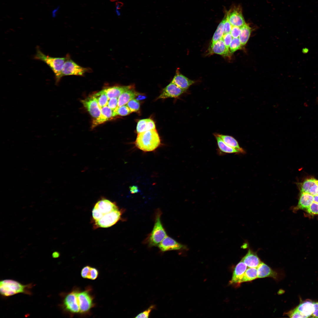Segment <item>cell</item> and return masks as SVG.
Returning a JSON list of instances; mask_svg holds the SVG:
<instances>
[{
  "mask_svg": "<svg viewBox=\"0 0 318 318\" xmlns=\"http://www.w3.org/2000/svg\"><path fill=\"white\" fill-rule=\"evenodd\" d=\"M34 58L44 62L49 67L54 74L55 84L57 85L62 77V70L66 57H53L46 55L37 47Z\"/></svg>",
  "mask_w": 318,
  "mask_h": 318,
  "instance_id": "obj_2",
  "label": "cell"
},
{
  "mask_svg": "<svg viewBox=\"0 0 318 318\" xmlns=\"http://www.w3.org/2000/svg\"><path fill=\"white\" fill-rule=\"evenodd\" d=\"M316 101L318 103V98L317 99Z\"/></svg>",
  "mask_w": 318,
  "mask_h": 318,
  "instance_id": "obj_51",
  "label": "cell"
},
{
  "mask_svg": "<svg viewBox=\"0 0 318 318\" xmlns=\"http://www.w3.org/2000/svg\"><path fill=\"white\" fill-rule=\"evenodd\" d=\"M118 103V98H111L109 99L107 106L111 109L114 110L117 107Z\"/></svg>",
  "mask_w": 318,
  "mask_h": 318,
  "instance_id": "obj_38",
  "label": "cell"
},
{
  "mask_svg": "<svg viewBox=\"0 0 318 318\" xmlns=\"http://www.w3.org/2000/svg\"><path fill=\"white\" fill-rule=\"evenodd\" d=\"M308 193L313 196L318 195V182L312 187Z\"/></svg>",
  "mask_w": 318,
  "mask_h": 318,
  "instance_id": "obj_44",
  "label": "cell"
},
{
  "mask_svg": "<svg viewBox=\"0 0 318 318\" xmlns=\"http://www.w3.org/2000/svg\"><path fill=\"white\" fill-rule=\"evenodd\" d=\"M78 290H75L64 297L62 307L66 311L71 314L80 313V309L77 297Z\"/></svg>",
  "mask_w": 318,
  "mask_h": 318,
  "instance_id": "obj_7",
  "label": "cell"
},
{
  "mask_svg": "<svg viewBox=\"0 0 318 318\" xmlns=\"http://www.w3.org/2000/svg\"><path fill=\"white\" fill-rule=\"evenodd\" d=\"M140 93L133 88L130 89L122 93L118 98L117 107L125 105L130 100L139 95Z\"/></svg>",
  "mask_w": 318,
  "mask_h": 318,
  "instance_id": "obj_22",
  "label": "cell"
},
{
  "mask_svg": "<svg viewBox=\"0 0 318 318\" xmlns=\"http://www.w3.org/2000/svg\"><path fill=\"white\" fill-rule=\"evenodd\" d=\"M77 297L80 309V314L87 313L94 306L93 298L90 292L85 290L77 292Z\"/></svg>",
  "mask_w": 318,
  "mask_h": 318,
  "instance_id": "obj_8",
  "label": "cell"
},
{
  "mask_svg": "<svg viewBox=\"0 0 318 318\" xmlns=\"http://www.w3.org/2000/svg\"><path fill=\"white\" fill-rule=\"evenodd\" d=\"M160 250L164 252L166 251L178 250L184 249L186 246L172 238L167 236L158 246Z\"/></svg>",
  "mask_w": 318,
  "mask_h": 318,
  "instance_id": "obj_13",
  "label": "cell"
},
{
  "mask_svg": "<svg viewBox=\"0 0 318 318\" xmlns=\"http://www.w3.org/2000/svg\"><path fill=\"white\" fill-rule=\"evenodd\" d=\"M32 285L31 284L24 285L12 279L2 280L0 282V293L5 297L20 293L30 294Z\"/></svg>",
  "mask_w": 318,
  "mask_h": 318,
  "instance_id": "obj_3",
  "label": "cell"
},
{
  "mask_svg": "<svg viewBox=\"0 0 318 318\" xmlns=\"http://www.w3.org/2000/svg\"><path fill=\"white\" fill-rule=\"evenodd\" d=\"M136 146L144 152L154 150L160 145V139L155 129L138 133L135 142Z\"/></svg>",
  "mask_w": 318,
  "mask_h": 318,
  "instance_id": "obj_1",
  "label": "cell"
},
{
  "mask_svg": "<svg viewBox=\"0 0 318 318\" xmlns=\"http://www.w3.org/2000/svg\"><path fill=\"white\" fill-rule=\"evenodd\" d=\"M241 260L247 266L250 268H256L261 262L256 253L249 248L247 254L242 258Z\"/></svg>",
  "mask_w": 318,
  "mask_h": 318,
  "instance_id": "obj_18",
  "label": "cell"
},
{
  "mask_svg": "<svg viewBox=\"0 0 318 318\" xmlns=\"http://www.w3.org/2000/svg\"><path fill=\"white\" fill-rule=\"evenodd\" d=\"M285 314L290 318H305L296 307L286 313Z\"/></svg>",
  "mask_w": 318,
  "mask_h": 318,
  "instance_id": "obj_36",
  "label": "cell"
},
{
  "mask_svg": "<svg viewBox=\"0 0 318 318\" xmlns=\"http://www.w3.org/2000/svg\"><path fill=\"white\" fill-rule=\"evenodd\" d=\"M242 46L239 37L233 38L229 46L231 52L233 53L241 49Z\"/></svg>",
  "mask_w": 318,
  "mask_h": 318,
  "instance_id": "obj_33",
  "label": "cell"
},
{
  "mask_svg": "<svg viewBox=\"0 0 318 318\" xmlns=\"http://www.w3.org/2000/svg\"><path fill=\"white\" fill-rule=\"evenodd\" d=\"M81 102L94 119H96L100 116L101 108L97 99L93 95L82 100Z\"/></svg>",
  "mask_w": 318,
  "mask_h": 318,
  "instance_id": "obj_10",
  "label": "cell"
},
{
  "mask_svg": "<svg viewBox=\"0 0 318 318\" xmlns=\"http://www.w3.org/2000/svg\"><path fill=\"white\" fill-rule=\"evenodd\" d=\"M161 214L160 211H158L156 214L153 229L146 240L147 243L150 246H158L167 236L161 221Z\"/></svg>",
  "mask_w": 318,
  "mask_h": 318,
  "instance_id": "obj_4",
  "label": "cell"
},
{
  "mask_svg": "<svg viewBox=\"0 0 318 318\" xmlns=\"http://www.w3.org/2000/svg\"><path fill=\"white\" fill-rule=\"evenodd\" d=\"M171 82L186 91L191 85L195 82L194 81L189 79L180 74L179 70H177Z\"/></svg>",
  "mask_w": 318,
  "mask_h": 318,
  "instance_id": "obj_17",
  "label": "cell"
},
{
  "mask_svg": "<svg viewBox=\"0 0 318 318\" xmlns=\"http://www.w3.org/2000/svg\"><path fill=\"white\" fill-rule=\"evenodd\" d=\"M247 266L241 260L236 265L233 271L230 284H240L244 273L247 269Z\"/></svg>",
  "mask_w": 318,
  "mask_h": 318,
  "instance_id": "obj_16",
  "label": "cell"
},
{
  "mask_svg": "<svg viewBox=\"0 0 318 318\" xmlns=\"http://www.w3.org/2000/svg\"><path fill=\"white\" fill-rule=\"evenodd\" d=\"M59 6H58L57 8L54 9L52 12V16L53 18H55L57 16V15L59 9Z\"/></svg>",
  "mask_w": 318,
  "mask_h": 318,
  "instance_id": "obj_46",
  "label": "cell"
},
{
  "mask_svg": "<svg viewBox=\"0 0 318 318\" xmlns=\"http://www.w3.org/2000/svg\"><path fill=\"white\" fill-rule=\"evenodd\" d=\"M122 4L120 2H118L116 4V9H119L122 6Z\"/></svg>",
  "mask_w": 318,
  "mask_h": 318,
  "instance_id": "obj_48",
  "label": "cell"
},
{
  "mask_svg": "<svg viewBox=\"0 0 318 318\" xmlns=\"http://www.w3.org/2000/svg\"><path fill=\"white\" fill-rule=\"evenodd\" d=\"M307 212L311 215H318V203L313 202L306 209Z\"/></svg>",
  "mask_w": 318,
  "mask_h": 318,
  "instance_id": "obj_35",
  "label": "cell"
},
{
  "mask_svg": "<svg viewBox=\"0 0 318 318\" xmlns=\"http://www.w3.org/2000/svg\"><path fill=\"white\" fill-rule=\"evenodd\" d=\"M186 91L171 82L164 88L162 93L157 99L177 98Z\"/></svg>",
  "mask_w": 318,
  "mask_h": 318,
  "instance_id": "obj_12",
  "label": "cell"
},
{
  "mask_svg": "<svg viewBox=\"0 0 318 318\" xmlns=\"http://www.w3.org/2000/svg\"><path fill=\"white\" fill-rule=\"evenodd\" d=\"M257 268L258 278L270 277L275 280H278L279 278L278 273L264 263L261 262Z\"/></svg>",
  "mask_w": 318,
  "mask_h": 318,
  "instance_id": "obj_15",
  "label": "cell"
},
{
  "mask_svg": "<svg viewBox=\"0 0 318 318\" xmlns=\"http://www.w3.org/2000/svg\"><path fill=\"white\" fill-rule=\"evenodd\" d=\"M225 18V20L223 25V35L230 33L232 26L226 16Z\"/></svg>",
  "mask_w": 318,
  "mask_h": 318,
  "instance_id": "obj_41",
  "label": "cell"
},
{
  "mask_svg": "<svg viewBox=\"0 0 318 318\" xmlns=\"http://www.w3.org/2000/svg\"><path fill=\"white\" fill-rule=\"evenodd\" d=\"M225 20L224 18L218 25L212 37L211 47L216 42L222 38L223 35V25Z\"/></svg>",
  "mask_w": 318,
  "mask_h": 318,
  "instance_id": "obj_30",
  "label": "cell"
},
{
  "mask_svg": "<svg viewBox=\"0 0 318 318\" xmlns=\"http://www.w3.org/2000/svg\"><path fill=\"white\" fill-rule=\"evenodd\" d=\"M132 112L128 107L125 105L120 107H117L113 111V117L117 115L125 116L128 115Z\"/></svg>",
  "mask_w": 318,
  "mask_h": 318,
  "instance_id": "obj_32",
  "label": "cell"
},
{
  "mask_svg": "<svg viewBox=\"0 0 318 318\" xmlns=\"http://www.w3.org/2000/svg\"><path fill=\"white\" fill-rule=\"evenodd\" d=\"M155 306L152 305L147 309L138 315L135 318H148L151 312L154 308Z\"/></svg>",
  "mask_w": 318,
  "mask_h": 318,
  "instance_id": "obj_40",
  "label": "cell"
},
{
  "mask_svg": "<svg viewBox=\"0 0 318 318\" xmlns=\"http://www.w3.org/2000/svg\"><path fill=\"white\" fill-rule=\"evenodd\" d=\"M233 37L230 33L223 35L222 39L227 49L229 50V48L232 39Z\"/></svg>",
  "mask_w": 318,
  "mask_h": 318,
  "instance_id": "obj_37",
  "label": "cell"
},
{
  "mask_svg": "<svg viewBox=\"0 0 318 318\" xmlns=\"http://www.w3.org/2000/svg\"><path fill=\"white\" fill-rule=\"evenodd\" d=\"M115 12L117 16H120L121 13L119 9H115Z\"/></svg>",
  "mask_w": 318,
  "mask_h": 318,
  "instance_id": "obj_49",
  "label": "cell"
},
{
  "mask_svg": "<svg viewBox=\"0 0 318 318\" xmlns=\"http://www.w3.org/2000/svg\"><path fill=\"white\" fill-rule=\"evenodd\" d=\"M257 278V268L249 267L246 270L240 281V284L245 282L251 281Z\"/></svg>",
  "mask_w": 318,
  "mask_h": 318,
  "instance_id": "obj_28",
  "label": "cell"
},
{
  "mask_svg": "<svg viewBox=\"0 0 318 318\" xmlns=\"http://www.w3.org/2000/svg\"><path fill=\"white\" fill-rule=\"evenodd\" d=\"M132 112L138 111L140 108L139 102L135 99L130 101L126 104Z\"/></svg>",
  "mask_w": 318,
  "mask_h": 318,
  "instance_id": "obj_34",
  "label": "cell"
},
{
  "mask_svg": "<svg viewBox=\"0 0 318 318\" xmlns=\"http://www.w3.org/2000/svg\"><path fill=\"white\" fill-rule=\"evenodd\" d=\"M113 111L107 105L101 108L100 116L94 119L92 121V128H94L111 119L113 117Z\"/></svg>",
  "mask_w": 318,
  "mask_h": 318,
  "instance_id": "obj_14",
  "label": "cell"
},
{
  "mask_svg": "<svg viewBox=\"0 0 318 318\" xmlns=\"http://www.w3.org/2000/svg\"><path fill=\"white\" fill-rule=\"evenodd\" d=\"M133 86H115L104 89L109 99L112 97L118 98L123 93L130 89L134 88Z\"/></svg>",
  "mask_w": 318,
  "mask_h": 318,
  "instance_id": "obj_21",
  "label": "cell"
},
{
  "mask_svg": "<svg viewBox=\"0 0 318 318\" xmlns=\"http://www.w3.org/2000/svg\"><path fill=\"white\" fill-rule=\"evenodd\" d=\"M66 60L62 70V77L68 75L83 76L89 71L87 68L82 67L75 62L69 54L66 57Z\"/></svg>",
  "mask_w": 318,
  "mask_h": 318,
  "instance_id": "obj_6",
  "label": "cell"
},
{
  "mask_svg": "<svg viewBox=\"0 0 318 318\" xmlns=\"http://www.w3.org/2000/svg\"><path fill=\"white\" fill-rule=\"evenodd\" d=\"M314 302L310 299L301 302L296 308L305 318L312 317Z\"/></svg>",
  "mask_w": 318,
  "mask_h": 318,
  "instance_id": "obj_19",
  "label": "cell"
},
{
  "mask_svg": "<svg viewBox=\"0 0 318 318\" xmlns=\"http://www.w3.org/2000/svg\"><path fill=\"white\" fill-rule=\"evenodd\" d=\"M318 182V180L314 178H310L305 180L302 184L301 193H309L311 188Z\"/></svg>",
  "mask_w": 318,
  "mask_h": 318,
  "instance_id": "obj_31",
  "label": "cell"
},
{
  "mask_svg": "<svg viewBox=\"0 0 318 318\" xmlns=\"http://www.w3.org/2000/svg\"><path fill=\"white\" fill-rule=\"evenodd\" d=\"M226 17L233 26L241 27L246 24L240 7L232 8L227 12Z\"/></svg>",
  "mask_w": 318,
  "mask_h": 318,
  "instance_id": "obj_9",
  "label": "cell"
},
{
  "mask_svg": "<svg viewBox=\"0 0 318 318\" xmlns=\"http://www.w3.org/2000/svg\"><path fill=\"white\" fill-rule=\"evenodd\" d=\"M241 32V27L232 26L230 33L233 38H238Z\"/></svg>",
  "mask_w": 318,
  "mask_h": 318,
  "instance_id": "obj_42",
  "label": "cell"
},
{
  "mask_svg": "<svg viewBox=\"0 0 318 318\" xmlns=\"http://www.w3.org/2000/svg\"><path fill=\"white\" fill-rule=\"evenodd\" d=\"M314 202L318 203V195L314 196Z\"/></svg>",
  "mask_w": 318,
  "mask_h": 318,
  "instance_id": "obj_50",
  "label": "cell"
},
{
  "mask_svg": "<svg viewBox=\"0 0 318 318\" xmlns=\"http://www.w3.org/2000/svg\"><path fill=\"white\" fill-rule=\"evenodd\" d=\"M98 274L99 272L97 269L91 267L87 279L92 280H95L97 277Z\"/></svg>",
  "mask_w": 318,
  "mask_h": 318,
  "instance_id": "obj_39",
  "label": "cell"
},
{
  "mask_svg": "<svg viewBox=\"0 0 318 318\" xmlns=\"http://www.w3.org/2000/svg\"><path fill=\"white\" fill-rule=\"evenodd\" d=\"M91 267L87 266L84 267L81 271V275L84 278H87L89 272Z\"/></svg>",
  "mask_w": 318,
  "mask_h": 318,
  "instance_id": "obj_43",
  "label": "cell"
},
{
  "mask_svg": "<svg viewBox=\"0 0 318 318\" xmlns=\"http://www.w3.org/2000/svg\"><path fill=\"white\" fill-rule=\"evenodd\" d=\"M211 48L210 52L223 56H228L229 51L226 49L222 38L216 42Z\"/></svg>",
  "mask_w": 318,
  "mask_h": 318,
  "instance_id": "obj_24",
  "label": "cell"
},
{
  "mask_svg": "<svg viewBox=\"0 0 318 318\" xmlns=\"http://www.w3.org/2000/svg\"><path fill=\"white\" fill-rule=\"evenodd\" d=\"M130 191L132 193H137L138 191V190L137 187L136 186H132L130 188Z\"/></svg>",
  "mask_w": 318,
  "mask_h": 318,
  "instance_id": "obj_47",
  "label": "cell"
},
{
  "mask_svg": "<svg viewBox=\"0 0 318 318\" xmlns=\"http://www.w3.org/2000/svg\"><path fill=\"white\" fill-rule=\"evenodd\" d=\"M93 208L100 213L103 216L119 208L115 202L102 198L95 203Z\"/></svg>",
  "mask_w": 318,
  "mask_h": 318,
  "instance_id": "obj_11",
  "label": "cell"
},
{
  "mask_svg": "<svg viewBox=\"0 0 318 318\" xmlns=\"http://www.w3.org/2000/svg\"><path fill=\"white\" fill-rule=\"evenodd\" d=\"M241 32L239 38L241 45L244 46L247 42L251 32V28L246 24L241 27Z\"/></svg>",
  "mask_w": 318,
  "mask_h": 318,
  "instance_id": "obj_27",
  "label": "cell"
},
{
  "mask_svg": "<svg viewBox=\"0 0 318 318\" xmlns=\"http://www.w3.org/2000/svg\"><path fill=\"white\" fill-rule=\"evenodd\" d=\"M227 145L239 151L241 153H244L243 149L240 147L238 141L231 136L216 134Z\"/></svg>",
  "mask_w": 318,
  "mask_h": 318,
  "instance_id": "obj_26",
  "label": "cell"
},
{
  "mask_svg": "<svg viewBox=\"0 0 318 318\" xmlns=\"http://www.w3.org/2000/svg\"><path fill=\"white\" fill-rule=\"evenodd\" d=\"M155 129V123L154 121L150 118L139 120L137 123L136 127V131L138 134Z\"/></svg>",
  "mask_w": 318,
  "mask_h": 318,
  "instance_id": "obj_23",
  "label": "cell"
},
{
  "mask_svg": "<svg viewBox=\"0 0 318 318\" xmlns=\"http://www.w3.org/2000/svg\"><path fill=\"white\" fill-rule=\"evenodd\" d=\"M314 201V196L308 193H301L297 205L293 210L294 212L298 210H306Z\"/></svg>",
  "mask_w": 318,
  "mask_h": 318,
  "instance_id": "obj_20",
  "label": "cell"
},
{
  "mask_svg": "<svg viewBox=\"0 0 318 318\" xmlns=\"http://www.w3.org/2000/svg\"><path fill=\"white\" fill-rule=\"evenodd\" d=\"M123 210L119 208L104 215L98 220L93 222L94 228H107L113 226L121 219Z\"/></svg>",
  "mask_w": 318,
  "mask_h": 318,
  "instance_id": "obj_5",
  "label": "cell"
},
{
  "mask_svg": "<svg viewBox=\"0 0 318 318\" xmlns=\"http://www.w3.org/2000/svg\"><path fill=\"white\" fill-rule=\"evenodd\" d=\"M218 146L220 151L223 153H241L238 150L227 145L217 134H214Z\"/></svg>",
  "mask_w": 318,
  "mask_h": 318,
  "instance_id": "obj_25",
  "label": "cell"
},
{
  "mask_svg": "<svg viewBox=\"0 0 318 318\" xmlns=\"http://www.w3.org/2000/svg\"><path fill=\"white\" fill-rule=\"evenodd\" d=\"M313 312L312 317L318 318V302H314Z\"/></svg>",
  "mask_w": 318,
  "mask_h": 318,
  "instance_id": "obj_45",
  "label": "cell"
},
{
  "mask_svg": "<svg viewBox=\"0 0 318 318\" xmlns=\"http://www.w3.org/2000/svg\"><path fill=\"white\" fill-rule=\"evenodd\" d=\"M93 95L97 99L99 106L101 108L107 105L109 98L104 89Z\"/></svg>",
  "mask_w": 318,
  "mask_h": 318,
  "instance_id": "obj_29",
  "label": "cell"
}]
</instances>
